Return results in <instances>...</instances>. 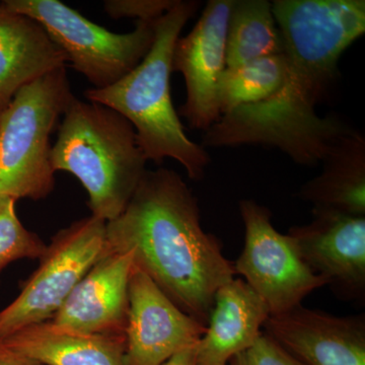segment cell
Returning <instances> with one entry per match:
<instances>
[{
    "label": "cell",
    "instance_id": "cell-5",
    "mask_svg": "<svg viewBox=\"0 0 365 365\" xmlns=\"http://www.w3.org/2000/svg\"><path fill=\"white\" fill-rule=\"evenodd\" d=\"M73 98L63 66L26 83L0 111V195L38 201L52 193L50 138Z\"/></svg>",
    "mask_w": 365,
    "mask_h": 365
},
{
    "label": "cell",
    "instance_id": "cell-9",
    "mask_svg": "<svg viewBox=\"0 0 365 365\" xmlns=\"http://www.w3.org/2000/svg\"><path fill=\"white\" fill-rule=\"evenodd\" d=\"M234 0H210L200 19L173 52V71L181 72L186 102L180 114L189 126L205 132L220 120L218 83L227 68V31Z\"/></svg>",
    "mask_w": 365,
    "mask_h": 365
},
{
    "label": "cell",
    "instance_id": "cell-23",
    "mask_svg": "<svg viewBox=\"0 0 365 365\" xmlns=\"http://www.w3.org/2000/svg\"><path fill=\"white\" fill-rule=\"evenodd\" d=\"M0 365H44L0 343Z\"/></svg>",
    "mask_w": 365,
    "mask_h": 365
},
{
    "label": "cell",
    "instance_id": "cell-10",
    "mask_svg": "<svg viewBox=\"0 0 365 365\" xmlns=\"http://www.w3.org/2000/svg\"><path fill=\"white\" fill-rule=\"evenodd\" d=\"M306 225L290 228L300 258L327 280L337 297L350 302L365 299V216L332 209L313 208Z\"/></svg>",
    "mask_w": 365,
    "mask_h": 365
},
{
    "label": "cell",
    "instance_id": "cell-14",
    "mask_svg": "<svg viewBox=\"0 0 365 365\" xmlns=\"http://www.w3.org/2000/svg\"><path fill=\"white\" fill-rule=\"evenodd\" d=\"M270 317L267 304L242 279L216 292L205 333L196 345L198 365H227L261 335Z\"/></svg>",
    "mask_w": 365,
    "mask_h": 365
},
{
    "label": "cell",
    "instance_id": "cell-1",
    "mask_svg": "<svg viewBox=\"0 0 365 365\" xmlns=\"http://www.w3.org/2000/svg\"><path fill=\"white\" fill-rule=\"evenodd\" d=\"M287 62L279 90L222 115L204 132L206 148L273 146L302 165H318L352 128L316 108L338 78L343 53L365 32L364 0H274Z\"/></svg>",
    "mask_w": 365,
    "mask_h": 365
},
{
    "label": "cell",
    "instance_id": "cell-22",
    "mask_svg": "<svg viewBox=\"0 0 365 365\" xmlns=\"http://www.w3.org/2000/svg\"><path fill=\"white\" fill-rule=\"evenodd\" d=\"M177 0H108L104 9L108 16L119 20L134 18L136 21H155L168 13Z\"/></svg>",
    "mask_w": 365,
    "mask_h": 365
},
{
    "label": "cell",
    "instance_id": "cell-4",
    "mask_svg": "<svg viewBox=\"0 0 365 365\" xmlns=\"http://www.w3.org/2000/svg\"><path fill=\"white\" fill-rule=\"evenodd\" d=\"M50 160L54 172L78 178L88 192L91 215L106 222L123 212L148 163L128 120L76 97L60 121Z\"/></svg>",
    "mask_w": 365,
    "mask_h": 365
},
{
    "label": "cell",
    "instance_id": "cell-8",
    "mask_svg": "<svg viewBox=\"0 0 365 365\" xmlns=\"http://www.w3.org/2000/svg\"><path fill=\"white\" fill-rule=\"evenodd\" d=\"M245 225V246L234 266L247 284L267 304L270 316L300 306L327 280L300 258L288 235L280 234L271 222L270 210L256 201H240Z\"/></svg>",
    "mask_w": 365,
    "mask_h": 365
},
{
    "label": "cell",
    "instance_id": "cell-20",
    "mask_svg": "<svg viewBox=\"0 0 365 365\" xmlns=\"http://www.w3.org/2000/svg\"><path fill=\"white\" fill-rule=\"evenodd\" d=\"M14 198L0 195V275L14 261L40 259L47 245L24 227Z\"/></svg>",
    "mask_w": 365,
    "mask_h": 365
},
{
    "label": "cell",
    "instance_id": "cell-7",
    "mask_svg": "<svg viewBox=\"0 0 365 365\" xmlns=\"http://www.w3.org/2000/svg\"><path fill=\"white\" fill-rule=\"evenodd\" d=\"M106 223L88 216L53 237L21 294L0 311V340L54 317L103 253Z\"/></svg>",
    "mask_w": 365,
    "mask_h": 365
},
{
    "label": "cell",
    "instance_id": "cell-19",
    "mask_svg": "<svg viewBox=\"0 0 365 365\" xmlns=\"http://www.w3.org/2000/svg\"><path fill=\"white\" fill-rule=\"evenodd\" d=\"M287 69L284 54L261 57L241 66L227 67L218 83L220 115L267 100L279 90Z\"/></svg>",
    "mask_w": 365,
    "mask_h": 365
},
{
    "label": "cell",
    "instance_id": "cell-17",
    "mask_svg": "<svg viewBox=\"0 0 365 365\" xmlns=\"http://www.w3.org/2000/svg\"><path fill=\"white\" fill-rule=\"evenodd\" d=\"M323 172L302 185L297 197L314 208L365 216V139L351 129L323 160Z\"/></svg>",
    "mask_w": 365,
    "mask_h": 365
},
{
    "label": "cell",
    "instance_id": "cell-16",
    "mask_svg": "<svg viewBox=\"0 0 365 365\" xmlns=\"http://www.w3.org/2000/svg\"><path fill=\"white\" fill-rule=\"evenodd\" d=\"M0 343L44 365H125L124 336L72 332L51 321L26 327Z\"/></svg>",
    "mask_w": 365,
    "mask_h": 365
},
{
    "label": "cell",
    "instance_id": "cell-2",
    "mask_svg": "<svg viewBox=\"0 0 365 365\" xmlns=\"http://www.w3.org/2000/svg\"><path fill=\"white\" fill-rule=\"evenodd\" d=\"M105 249L131 252L134 267L205 326L216 292L237 274L220 240L203 230L192 190L165 168L146 170L123 212L106 223Z\"/></svg>",
    "mask_w": 365,
    "mask_h": 365
},
{
    "label": "cell",
    "instance_id": "cell-6",
    "mask_svg": "<svg viewBox=\"0 0 365 365\" xmlns=\"http://www.w3.org/2000/svg\"><path fill=\"white\" fill-rule=\"evenodd\" d=\"M2 4L42 26L74 71L93 88H108L133 71L150 52L157 21H136L133 31L115 34L57 0H6Z\"/></svg>",
    "mask_w": 365,
    "mask_h": 365
},
{
    "label": "cell",
    "instance_id": "cell-18",
    "mask_svg": "<svg viewBox=\"0 0 365 365\" xmlns=\"http://www.w3.org/2000/svg\"><path fill=\"white\" fill-rule=\"evenodd\" d=\"M282 37L267 0H234L227 31V67L283 54Z\"/></svg>",
    "mask_w": 365,
    "mask_h": 365
},
{
    "label": "cell",
    "instance_id": "cell-3",
    "mask_svg": "<svg viewBox=\"0 0 365 365\" xmlns=\"http://www.w3.org/2000/svg\"><path fill=\"white\" fill-rule=\"evenodd\" d=\"M198 7V1L177 0L157 21L155 42L143 61L114 85L85 93L86 100L111 108L130 122L148 162L160 165L173 158L197 181L205 175L210 155L187 136L173 105L170 81L175 44Z\"/></svg>",
    "mask_w": 365,
    "mask_h": 365
},
{
    "label": "cell",
    "instance_id": "cell-24",
    "mask_svg": "<svg viewBox=\"0 0 365 365\" xmlns=\"http://www.w3.org/2000/svg\"><path fill=\"white\" fill-rule=\"evenodd\" d=\"M160 365H198L196 359V345L182 350Z\"/></svg>",
    "mask_w": 365,
    "mask_h": 365
},
{
    "label": "cell",
    "instance_id": "cell-12",
    "mask_svg": "<svg viewBox=\"0 0 365 365\" xmlns=\"http://www.w3.org/2000/svg\"><path fill=\"white\" fill-rule=\"evenodd\" d=\"M133 267L131 252L104 248L50 321L72 332L125 337Z\"/></svg>",
    "mask_w": 365,
    "mask_h": 365
},
{
    "label": "cell",
    "instance_id": "cell-11",
    "mask_svg": "<svg viewBox=\"0 0 365 365\" xmlns=\"http://www.w3.org/2000/svg\"><path fill=\"white\" fill-rule=\"evenodd\" d=\"M206 327L185 314L145 273L133 267L125 365H160L197 345Z\"/></svg>",
    "mask_w": 365,
    "mask_h": 365
},
{
    "label": "cell",
    "instance_id": "cell-21",
    "mask_svg": "<svg viewBox=\"0 0 365 365\" xmlns=\"http://www.w3.org/2000/svg\"><path fill=\"white\" fill-rule=\"evenodd\" d=\"M230 365H304L266 333L248 349L230 359Z\"/></svg>",
    "mask_w": 365,
    "mask_h": 365
},
{
    "label": "cell",
    "instance_id": "cell-15",
    "mask_svg": "<svg viewBox=\"0 0 365 365\" xmlns=\"http://www.w3.org/2000/svg\"><path fill=\"white\" fill-rule=\"evenodd\" d=\"M66 62L38 21L0 4V111L26 83Z\"/></svg>",
    "mask_w": 365,
    "mask_h": 365
},
{
    "label": "cell",
    "instance_id": "cell-13",
    "mask_svg": "<svg viewBox=\"0 0 365 365\" xmlns=\"http://www.w3.org/2000/svg\"><path fill=\"white\" fill-rule=\"evenodd\" d=\"M265 333L304 365H365V316L336 317L300 304L270 316Z\"/></svg>",
    "mask_w": 365,
    "mask_h": 365
}]
</instances>
